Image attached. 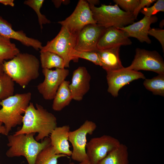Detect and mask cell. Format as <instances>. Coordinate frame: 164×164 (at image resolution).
I'll return each instance as SVG.
<instances>
[{"mask_svg": "<svg viewBox=\"0 0 164 164\" xmlns=\"http://www.w3.org/2000/svg\"><path fill=\"white\" fill-rule=\"evenodd\" d=\"M22 125L15 132V135L38 133L36 141L42 140L48 137L57 127L55 116L41 105L30 102L23 116Z\"/></svg>", "mask_w": 164, "mask_h": 164, "instance_id": "obj_1", "label": "cell"}, {"mask_svg": "<svg viewBox=\"0 0 164 164\" xmlns=\"http://www.w3.org/2000/svg\"><path fill=\"white\" fill-rule=\"evenodd\" d=\"M39 66V61L35 56L20 52L2 64L4 73L23 88L38 78Z\"/></svg>", "mask_w": 164, "mask_h": 164, "instance_id": "obj_2", "label": "cell"}, {"mask_svg": "<svg viewBox=\"0 0 164 164\" xmlns=\"http://www.w3.org/2000/svg\"><path fill=\"white\" fill-rule=\"evenodd\" d=\"M35 133L8 135L7 146L9 147L6 152L9 158L24 156L28 164H35L39 153L50 145V137L44 138L41 142L34 138Z\"/></svg>", "mask_w": 164, "mask_h": 164, "instance_id": "obj_3", "label": "cell"}, {"mask_svg": "<svg viewBox=\"0 0 164 164\" xmlns=\"http://www.w3.org/2000/svg\"><path fill=\"white\" fill-rule=\"evenodd\" d=\"M30 92L17 94L2 100L0 122L3 123L6 136L12 128L22 123L23 116L31 100Z\"/></svg>", "mask_w": 164, "mask_h": 164, "instance_id": "obj_4", "label": "cell"}, {"mask_svg": "<svg viewBox=\"0 0 164 164\" xmlns=\"http://www.w3.org/2000/svg\"><path fill=\"white\" fill-rule=\"evenodd\" d=\"M89 4L96 24L105 28L114 27L120 29L132 24L135 19L133 13L122 10L117 4H101L99 7Z\"/></svg>", "mask_w": 164, "mask_h": 164, "instance_id": "obj_5", "label": "cell"}, {"mask_svg": "<svg viewBox=\"0 0 164 164\" xmlns=\"http://www.w3.org/2000/svg\"><path fill=\"white\" fill-rule=\"evenodd\" d=\"M77 36L70 33L65 28L62 26L56 36L48 41L42 47L40 51H49L61 57L65 63V68L69 67L70 62L75 59L71 56L72 50L75 46Z\"/></svg>", "mask_w": 164, "mask_h": 164, "instance_id": "obj_6", "label": "cell"}, {"mask_svg": "<svg viewBox=\"0 0 164 164\" xmlns=\"http://www.w3.org/2000/svg\"><path fill=\"white\" fill-rule=\"evenodd\" d=\"M97 127L94 122L86 120L78 128L69 132V141L73 147L71 156L73 160L80 162L88 159L86 151L87 136L92 135Z\"/></svg>", "mask_w": 164, "mask_h": 164, "instance_id": "obj_7", "label": "cell"}, {"mask_svg": "<svg viewBox=\"0 0 164 164\" xmlns=\"http://www.w3.org/2000/svg\"><path fill=\"white\" fill-rule=\"evenodd\" d=\"M58 23L71 33L77 36L86 26L96 24L87 1L79 0L73 12L64 20Z\"/></svg>", "mask_w": 164, "mask_h": 164, "instance_id": "obj_8", "label": "cell"}, {"mask_svg": "<svg viewBox=\"0 0 164 164\" xmlns=\"http://www.w3.org/2000/svg\"><path fill=\"white\" fill-rule=\"evenodd\" d=\"M127 68L135 71H150L159 74H164V62L155 50L150 51L137 48L133 60Z\"/></svg>", "mask_w": 164, "mask_h": 164, "instance_id": "obj_9", "label": "cell"}, {"mask_svg": "<svg viewBox=\"0 0 164 164\" xmlns=\"http://www.w3.org/2000/svg\"><path fill=\"white\" fill-rule=\"evenodd\" d=\"M120 143L118 139L109 135H104L91 138L86 146L90 164H97Z\"/></svg>", "mask_w": 164, "mask_h": 164, "instance_id": "obj_10", "label": "cell"}, {"mask_svg": "<svg viewBox=\"0 0 164 164\" xmlns=\"http://www.w3.org/2000/svg\"><path fill=\"white\" fill-rule=\"evenodd\" d=\"M42 73L44 79L37 86V89L45 100L53 99L59 87L68 75L69 70L65 68L43 69Z\"/></svg>", "mask_w": 164, "mask_h": 164, "instance_id": "obj_11", "label": "cell"}, {"mask_svg": "<svg viewBox=\"0 0 164 164\" xmlns=\"http://www.w3.org/2000/svg\"><path fill=\"white\" fill-rule=\"evenodd\" d=\"M106 72L108 91L114 97H117L120 90L133 80L141 78L145 79L144 74L141 72L127 67Z\"/></svg>", "mask_w": 164, "mask_h": 164, "instance_id": "obj_12", "label": "cell"}, {"mask_svg": "<svg viewBox=\"0 0 164 164\" xmlns=\"http://www.w3.org/2000/svg\"><path fill=\"white\" fill-rule=\"evenodd\" d=\"M106 28L97 24L85 26L77 35L74 49L84 51H96L100 38Z\"/></svg>", "mask_w": 164, "mask_h": 164, "instance_id": "obj_13", "label": "cell"}, {"mask_svg": "<svg viewBox=\"0 0 164 164\" xmlns=\"http://www.w3.org/2000/svg\"><path fill=\"white\" fill-rule=\"evenodd\" d=\"M91 77L86 67H79L73 72L69 87L73 99L81 101L90 89Z\"/></svg>", "mask_w": 164, "mask_h": 164, "instance_id": "obj_14", "label": "cell"}, {"mask_svg": "<svg viewBox=\"0 0 164 164\" xmlns=\"http://www.w3.org/2000/svg\"><path fill=\"white\" fill-rule=\"evenodd\" d=\"M123 30L114 27L106 29L97 46V50L131 45L132 42Z\"/></svg>", "mask_w": 164, "mask_h": 164, "instance_id": "obj_15", "label": "cell"}, {"mask_svg": "<svg viewBox=\"0 0 164 164\" xmlns=\"http://www.w3.org/2000/svg\"><path fill=\"white\" fill-rule=\"evenodd\" d=\"M158 20V18L156 16H145L140 21L120 29L125 31L129 37L135 38L141 43L150 44L152 41L148 36V32L151 28V25L156 22Z\"/></svg>", "mask_w": 164, "mask_h": 164, "instance_id": "obj_16", "label": "cell"}, {"mask_svg": "<svg viewBox=\"0 0 164 164\" xmlns=\"http://www.w3.org/2000/svg\"><path fill=\"white\" fill-rule=\"evenodd\" d=\"M0 36L18 40L23 45L31 46L35 50H40L43 46L38 40L28 37L23 31L14 30L11 24L0 16Z\"/></svg>", "mask_w": 164, "mask_h": 164, "instance_id": "obj_17", "label": "cell"}, {"mask_svg": "<svg viewBox=\"0 0 164 164\" xmlns=\"http://www.w3.org/2000/svg\"><path fill=\"white\" fill-rule=\"evenodd\" d=\"M70 129V126L67 125L57 126L50 134V145L56 154H63L67 157L71 156L72 152L68 142Z\"/></svg>", "mask_w": 164, "mask_h": 164, "instance_id": "obj_18", "label": "cell"}, {"mask_svg": "<svg viewBox=\"0 0 164 164\" xmlns=\"http://www.w3.org/2000/svg\"><path fill=\"white\" fill-rule=\"evenodd\" d=\"M120 47L97 51L100 57L101 67L106 72L118 70L124 67L120 58Z\"/></svg>", "mask_w": 164, "mask_h": 164, "instance_id": "obj_19", "label": "cell"}, {"mask_svg": "<svg viewBox=\"0 0 164 164\" xmlns=\"http://www.w3.org/2000/svg\"><path fill=\"white\" fill-rule=\"evenodd\" d=\"M70 83L69 81L65 80L59 87L53 99L52 108L53 110L61 111L73 100L69 87Z\"/></svg>", "mask_w": 164, "mask_h": 164, "instance_id": "obj_20", "label": "cell"}, {"mask_svg": "<svg viewBox=\"0 0 164 164\" xmlns=\"http://www.w3.org/2000/svg\"><path fill=\"white\" fill-rule=\"evenodd\" d=\"M97 164H129L127 146L121 143L118 146L109 152Z\"/></svg>", "mask_w": 164, "mask_h": 164, "instance_id": "obj_21", "label": "cell"}, {"mask_svg": "<svg viewBox=\"0 0 164 164\" xmlns=\"http://www.w3.org/2000/svg\"><path fill=\"white\" fill-rule=\"evenodd\" d=\"M40 61L43 69L65 68V62L59 55L48 51H40Z\"/></svg>", "mask_w": 164, "mask_h": 164, "instance_id": "obj_22", "label": "cell"}, {"mask_svg": "<svg viewBox=\"0 0 164 164\" xmlns=\"http://www.w3.org/2000/svg\"><path fill=\"white\" fill-rule=\"evenodd\" d=\"M20 53L15 44L10 39L0 36V64L5 60H11Z\"/></svg>", "mask_w": 164, "mask_h": 164, "instance_id": "obj_23", "label": "cell"}, {"mask_svg": "<svg viewBox=\"0 0 164 164\" xmlns=\"http://www.w3.org/2000/svg\"><path fill=\"white\" fill-rule=\"evenodd\" d=\"M67 157L63 154H56L51 145L42 150L37 155L35 164H58V159Z\"/></svg>", "mask_w": 164, "mask_h": 164, "instance_id": "obj_24", "label": "cell"}, {"mask_svg": "<svg viewBox=\"0 0 164 164\" xmlns=\"http://www.w3.org/2000/svg\"><path fill=\"white\" fill-rule=\"evenodd\" d=\"M143 85L153 94L164 96V74H159L151 79H145Z\"/></svg>", "mask_w": 164, "mask_h": 164, "instance_id": "obj_25", "label": "cell"}, {"mask_svg": "<svg viewBox=\"0 0 164 164\" xmlns=\"http://www.w3.org/2000/svg\"><path fill=\"white\" fill-rule=\"evenodd\" d=\"M14 82L7 74L4 73L0 75V101L13 95Z\"/></svg>", "mask_w": 164, "mask_h": 164, "instance_id": "obj_26", "label": "cell"}, {"mask_svg": "<svg viewBox=\"0 0 164 164\" xmlns=\"http://www.w3.org/2000/svg\"><path fill=\"white\" fill-rule=\"evenodd\" d=\"M71 56L77 62L79 58L84 59L93 63L96 65L101 66L100 57L98 53L96 51H84L73 49Z\"/></svg>", "mask_w": 164, "mask_h": 164, "instance_id": "obj_27", "label": "cell"}, {"mask_svg": "<svg viewBox=\"0 0 164 164\" xmlns=\"http://www.w3.org/2000/svg\"><path fill=\"white\" fill-rule=\"evenodd\" d=\"M44 2L43 0H27L24 2V4L30 7L36 13L40 28L41 29L43 28V25L51 22L50 21L40 12V10Z\"/></svg>", "mask_w": 164, "mask_h": 164, "instance_id": "obj_28", "label": "cell"}, {"mask_svg": "<svg viewBox=\"0 0 164 164\" xmlns=\"http://www.w3.org/2000/svg\"><path fill=\"white\" fill-rule=\"evenodd\" d=\"M160 12H164V0H158L150 7H145L141 10V12L145 16L151 17Z\"/></svg>", "mask_w": 164, "mask_h": 164, "instance_id": "obj_29", "label": "cell"}, {"mask_svg": "<svg viewBox=\"0 0 164 164\" xmlns=\"http://www.w3.org/2000/svg\"><path fill=\"white\" fill-rule=\"evenodd\" d=\"M113 2L124 11L133 13L139 5L140 0H114Z\"/></svg>", "mask_w": 164, "mask_h": 164, "instance_id": "obj_30", "label": "cell"}, {"mask_svg": "<svg viewBox=\"0 0 164 164\" xmlns=\"http://www.w3.org/2000/svg\"><path fill=\"white\" fill-rule=\"evenodd\" d=\"M148 35L153 36L160 43L164 52V30L157 28H150Z\"/></svg>", "mask_w": 164, "mask_h": 164, "instance_id": "obj_31", "label": "cell"}, {"mask_svg": "<svg viewBox=\"0 0 164 164\" xmlns=\"http://www.w3.org/2000/svg\"><path fill=\"white\" fill-rule=\"evenodd\" d=\"M156 1V0H140L139 5L133 13L135 19H137L138 14L141 9L145 7H149L152 4Z\"/></svg>", "mask_w": 164, "mask_h": 164, "instance_id": "obj_32", "label": "cell"}, {"mask_svg": "<svg viewBox=\"0 0 164 164\" xmlns=\"http://www.w3.org/2000/svg\"><path fill=\"white\" fill-rule=\"evenodd\" d=\"M0 3L12 7H14L15 5L13 0H0Z\"/></svg>", "mask_w": 164, "mask_h": 164, "instance_id": "obj_33", "label": "cell"}, {"mask_svg": "<svg viewBox=\"0 0 164 164\" xmlns=\"http://www.w3.org/2000/svg\"><path fill=\"white\" fill-rule=\"evenodd\" d=\"M66 1L65 0H53L52 2L55 6L57 8H58L62 2H65Z\"/></svg>", "mask_w": 164, "mask_h": 164, "instance_id": "obj_34", "label": "cell"}, {"mask_svg": "<svg viewBox=\"0 0 164 164\" xmlns=\"http://www.w3.org/2000/svg\"><path fill=\"white\" fill-rule=\"evenodd\" d=\"M2 125V123L0 122V134L6 135L4 126Z\"/></svg>", "mask_w": 164, "mask_h": 164, "instance_id": "obj_35", "label": "cell"}, {"mask_svg": "<svg viewBox=\"0 0 164 164\" xmlns=\"http://www.w3.org/2000/svg\"><path fill=\"white\" fill-rule=\"evenodd\" d=\"M87 1L88 3L92 4L94 5L98 4L100 2L99 0H87Z\"/></svg>", "mask_w": 164, "mask_h": 164, "instance_id": "obj_36", "label": "cell"}, {"mask_svg": "<svg viewBox=\"0 0 164 164\" xmlns=\"http://www.w3.org/2000/svg\"><path fill=\"white\" fill-rule=\"evenodd\" d=\"M78 164H90V162L88 159L80 162Z\"/></svg>", "mask_w": 164, "mask_h": 164, "instance_id": "obj_37", "label": "cell"}, {"mask_svg": "<svg viewBox=\"0 0 164 164\" xmlns=\"http://www.w3.org/2000/svg\"><path fill=\"white\" fill-rule=\"evenodd\" d=\"M4 73L2 64H0V75Z\"/></svg>", "mask_w": 164, "mask_h": 164, "instance_id": "obj_38", "label": "cell"}, {"mask_svg": "<svg viewBox=\"0 0 164 164\" xmlns=\"http://www.w3.org/2000/svg\"><path fill=\"white\" fill-rule=\"evenodd\" d=\"M68 164H74L73 162H70Z\"/></svg>", "mask_w": 164, "mask_h": 164, "instance_id": "obj_39", "label": "cell"}, {"mask_svg": "<svg viewBox=\"0 0 164 164\" xmlns=\"http://www.w3.org/2000/svg\"><path fill=\"white\" fill-rule=\"evenodd\" d=\"M0 106H1V105H0Z\"/></svg>", "mask_w": 164, "mask_h": 164, "instance_id": "obj_40", "label": "cell"}, {"mask_svg": "<svg viewBox=\"0 0 164 164\" xmlns=\"http://www.w3.org/2000/svg\"></svg>", "mask_w": 164, "mask_h": 164, "instance_id": "obj_41", "label": "cell"}]
</instances>
